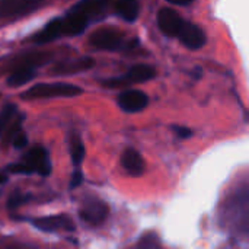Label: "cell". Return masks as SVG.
Wrapping results in <instances>:
<instances>
[{"mask_svg":"<svg viewBox=\"0 0 249 249\" xmlns=\"http://www.w3.org/2000/svg\"><path fill=\"white\" fill-rule=\"evenodd\" d=\"M34 226L44 232H55V231H74V223L70 217L60 214V216H48V217H39L35 219Z\"/></svg>","mask_w":249,"mask_h":249,"instance_id":"cell-10","label":"cell"},{"mask_svg":"<svg viewBox=\"0 0 249 249\" xmlns=\"http://www.w3.org/2000/svg\"><path fill=\"white\" fill-rule=\"evenodd\" d=\"M174 130L177 131V134H178L181 139H188V137L193 134V131H191L190 128H185V127H174Z\"/></svg>","mask_w":249,"mask_h":249,"instance_id":"cell-24","label":"cell"},{"mask_svg":"<svg viewBox=\"0 0 249 249\" xmlns=\"http://www.w3.org/2000/svg\"><path fill=\"white\" fill-rule=\"evenodd\" d=\"M61 35H63V31H61V18H57V19L51 20L50 23H47V26H44L34 36V41L36 44H45V42L54 41L55 38H58Z\"/></svg>","mask_w":249,"mask_h":249,"instance_id":"cell-15","label":"cell"},{"mask_svg":"<svg viewBox=\"0 0 249 249\" xmlns=\"http://www.w3.org/2000/svg\"><path fill=\"white\" fill-rule=\"evenodd\" d=\"M104 7H105L104 1H82V3H77L71 10L79 12L89 18L90 15H96V13L102 12Z\"/></svg>","mask_w":249,"mask_h":249,"instance_id":"cell-18","label":"cell"},{"mask_svg":"<svg viewBox=\"0 0 249 249\" xmlns=\"http://www.w3.org/2000/svg\"><path fill=\"white\" fill-rule=\"evenodd\" d=\"M108 216V206L101 200H89L85 203V206L80 210V217L90 225H99L102 223Z\"/></svg>","mask_w":249,"mask_h":249,"instance_id":"cell-9","label":"cell"},{"mask_svg":"<svg viewBox=\"0 0 249 249\" xmlns=\"http://www.w3.org/2000/svg\"><path fill=\"white\" fill-rule=\"evenodd\" d=\"M34 76H35V69L31 66L22 64L7 77V85L12 88H19L28 83L29 80H32Z\"/></svg>","mask_w":249,"mask_h":249,"instance_id":"cell-16","label":"cell"},{"mask_svg":"<svg viewBox=\"0 0 249 249\" xmlns=\"http://www.w3.org/2000/svg\"><path fill=\"white\" fill-rule=\"evenodd\" d=\"M9 171L13 174H23V175L38 172L42 177H48L51 172V163L48 159V153L44 147L36 146L28 152V155L25 156V159L22 162L9 166Z\"/></svg>","mask_w":249,"mask_h":249,"instance_id":"cell-1","label":"cell"},{"mask_svg":"<svg viewBox=\"0 0 249 249\" xmlns=\"http://www.w3.org/2000/svg\"><path fill=\"white\" fill-rule=\"evenodd\" d=\"M155 76H156V70L152 66H149V64H136L124 76L114 77V79H107L102 83H104V86H108V88H121V86H127V85H133V83L147 82V80L153 79Z\"/></svg>","mask_w":249,"mask_h":249,"instance_id":"cell-3","label":"cell"},{"mask_svg":"<svg viewBox=\"0 0 249 249\" xmlns=\"http://www.w3.org/2000/svg\"><path fill=\"white\" fill-rule=\"evenodd\" d=\"M115 10L117 13L127 22H134L139 18L140 13V6L137 1L133 0H124V1H118L115 4Z\"/></svg>","mask_w":249,"mask_h":249,"instance_id":"cell-17","label":"cell"},{"mask_svg":"<svg viewBox=\"0 0 249 249\" xmlns=\"http://www.w3.org/2000/svg\"><path fill=\"white\" fill-rule=\"evenodd\" d=\"M121 165L133 177H140L144 172V160L142 155L134 149L124 150L121 156Z\"/></svg>","mask_w":249,"mask_h":249,"instance_id":"cell-14","label":"cell"},{"mask_svg":"<svg viewBox=\"0 0 249 249\" xmlns=\"http://www.w3.org/2000/svg\"><path fill=\"white\" fill-rule=\"evenodd\" d=\"M83 89L70 83H38L29 88L22 98L25 99H45V98H70L79 96Z\"/></svg>","mask_w":249,"mask_h":249,"instance_id":"cell-2","label":"cell"},{"mask_svg":"<svg viewBox=\"0 0 249 249\" xmlns=\"http://www.w3.org/2000/svg\"><path fill=\"white\" fill-rule=\"evenodd\" d=\"M25 201V198H23V196H18V194H15L13 197H10V200H9V209H16L19 204H22Z\"/></svg>","mask_w":249,"mask_h":249,"instance_id":"cell-23","label":"cell"},{"mask_svg":"<svg viewBox=\"0 0 249 249\" xmlns=\"http://www.w3.org/2000/svg\"><path fill=\"white\" fill-rule=\"evenodd\" d=\"M89 42L99 50H118L123 45V35L115 29L104 28L95 31L90 35Z\"/></svg>","mask_w":249,"mask_h":249,"instance_id":"cell-7","label":"cell"},{"mask_svg":"<svg viewBox=\"0 0 249 249\" xmlns=\"http://www.w3.org/2000/svg\"><path fill=\"white\" fill-rule=\"evenodd\" d=\"M178 36L181 38L182 44L191 50H198L206 44L204 31L193 22H185Z\"/></svg>","mask_w":249,"mask_h":249,"instance_id":"cell-11","label":"cell"},{"mask_svg":"<svg viewBox=\"0 0 249 249\" xmlns=\"http://www.w3.org/2000/svg\"><path fill=\"white\" fill-rule=\"evenodd\" d=\"M93 64H95L93 58L82 57V58H76V60H70V61H64V63L57 64L53 69V73L54 74H74L79 71L89 70Z\"/></svg>","mask_w":249,"mask_h":249,"instance_id":"cell-13","label":"cell"},{"mask_svg":"<svg viewBox=\"0 0 249 249\" xmlns=\"http://www.w3.org/2000/svg\"><path fill=\"white\" fill-rule=\"evenodd\" d=\"M70 152H71V159L76 165L82 163L83 158H85V146L82 143V140L79 139H74L71 142V147H70Z\"/></svg>","mask_w":249,"mask_h":249,"instance_id":"cell-19","label":"cell"},{"mask_svg":"<svg viewBox=\"0 0 249 249\" xmlns=\"http://www.w3.org/2000/svg\"><path fill=\"white\" fill-rule=\"evenodd\" d=\"M88 20L89 18L79 13V12H74L71 10L67 16L61 18V31H63V35H79L85 31V28L88 26Z\"/></svg>","mask_w":249,"mask_h":249,"instance_id":"cell-12","label":"cell"},{"mask_svg":"<svg viewBox=\"0 0 249 249\" xmlns=\"http://www.w3.org/2000/svg\"><path fill=\"white\" fill-rule=\"evenodd\" d=\"M12 143H13V147L15 149H23L28 143V139L23 133H16L13 137H12Z\"/></svg>","mask_w":249,"mask_h":249,"instance_id":"cell-21","label":"cell"},{"mask_svg":"<svg viewBox=\"0 0 249 249\" xmlns=\"http://www.w3.org/2000/svg\"><path fill=\"white\" fill-rule=\"evenodd\" d=\"M44 4L45 1L41 0H3L0 1V18H16L28 15L42 7Z\"/></svg>","mask_w":249,"mask_h":249,"instance_id":"cell-5","label":"cell"},{"mask_svg":"<svg viewBox=\"0 0 249 249\" xmlns=\"http://www.w3.org/2000/svg\"><path fill=\"white\" fill-rule=\"evenodd\" d=\"M149 104V98L144 92L140 90H125L118 96V105L125 112H140Z\"/></svg>","mask_w":249,"mask_h":249,"instance_id":"cell-8","label":"cell"},{"mask_svg":"<svg viewBox=\"0 0 249 249\" xmlns=\"http://www.w3.org/2000/svg\"><path fill=\"white\" fill-rule=\"evenodd\" d=\"M229 216L239 231L249 232V190L242 191L233 198L229 207Z\"/></svg>","mask_w":249,"mask_h":249,"instance_id":"cell-4","label":"cell"},{"mask_svg":"<svg viewBox=\"0 0 249 249\" xmlns=\"http://www.w3.org/2000/svg\"><path fill=\"white\" fill-rule=\"evenodd\" d=\"M82 182H83V175H82V172L76 171V172L73 174V177H71V181H70V188H76V187H79Z\"/></svg>","mask_w":249,"mask_h":249,"instance_id":"cell-22","label":"cell"},{"mask_svg":"<svg viewBox=\"0 0 249 249\" xmlns=\"http://www.w3.org/2000/svg\"><path fill=\"white\" fill-rule=\"evenodd\" d=\"M15 114H16V107L12 104L6 105L1 109V112H0V131H3L7 127V124L13 120Z\"/></svg>","mask_w":249,"mask_h":249,"instance_id":"cell-20","label":"cell"},{"mask_svg":"<svg viewBox=\"0 0 249 249\" xmlns=\"http://www.w3.org/2000/svg\"><path fill=\"white\" fill-rule=\"evenodd\" d=\"M185 20L179 16V13L171 7H162L158 13V25L160 31L168 36L179 35Z\"/></svg>","mask_w":249,"mask_h":249,"instance_id":"cell-6","label":"cell"},{"mask_svg":"<svg viewBox=\"0 0 249 249\" xmlns=\"http://www.w3.org/2000/svg\"><path fill=\"white\" fill-rule=\"evenodd\" d=\"M1 249H34V248L26 247V245H7V247H4V248H1Z\"/></svg>","mask_w":249,"mask_h":249,"instance_id":"cell-25","label":"cell"},{"mask_svg":"<svg viewBox=\"0 0 249 249\" xmlns=\"http://www.w3.org/2000/svg\"><path fill=\"white\" fill-rule=\"evenodd\" d=\"M4 182H7V177L0 172V184H4Z\"/></svg>","mask_w":249,"mask_h":249,"instance_id":"cell-26","label":"cell"}]
</instances>
